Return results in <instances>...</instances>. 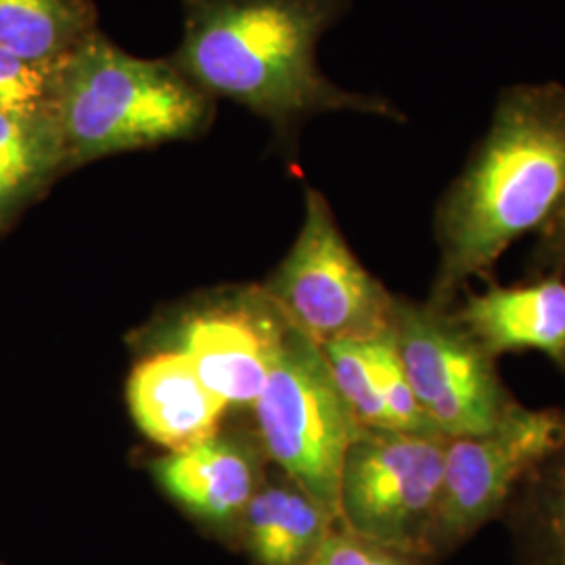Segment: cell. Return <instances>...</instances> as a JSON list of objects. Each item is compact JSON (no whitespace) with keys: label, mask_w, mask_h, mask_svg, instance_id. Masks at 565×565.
<instances>
[{"label":"cell","mask_w":565,"mask_h":565,"mask_svg":"<svg viewBox=\"0 0 565 565\" xmlns=\"http://www.w3.org/2000/svg\"><path fill=\"white\" fill-rule=\"evenodd\" d=\"M565 205V86L501 90L490 128L434 210L438 266L427 302L452 308L471 282H497V264L543 233Z\"/></svg>","instance_id":"cell-1"},{"label":"cell","mask_w":565,"mask_h":565,"mask_svg":"<svg viewBox=\"0 0 565 565\" xmlns=\"http://www.w3.org/2000/svg\"><path fill=\"white\" fill-rule=\"evenodd\" d=\"M184 34L174 65L210 97H226L291 135L329 111L404 121L377 95L329 81L317 46L350 0H182Z\"/></svg>","instance_id":"cell-2"},{"label":"cell","mask_w":565,"mask_h":565,"mask_svg":"<svg viewBox=\"0 0 565 565\" xmlns=\"http://www.w3.org/2000/svg\"><path fill=\"white\" fill-rule=\"evenodd\" d=\"M212 116V97L174 63L132 57L97 32L53 67L46 118L70 162L189 139Z\"/></svg>","instance_id":"cell-3"},{"label":"cell","mask_w":565,"mask_h":565,"mask_svg":"<svg viewBox=\"0 0 565 565\" xmlns=\"http://www.w3.org/2000/svg\"><path fill=\"white\" fill-rule=\"evenodd\" d=\"M254 408L268 459L340 522L343 459L363 425L343 401L321 343L289 321Z\"/></svg>","instance_id":"cell-4"},{"label":"cell","mask_w":565,"mask_h":565,"mask_svg":"<svg viewBox=\"0 0 565 565\" xmlns=\"http://www.w3.org/2000/svg\"><path fill=\"white\" fill-rule=\"evenodd\" d=\"M264 291L315 342L371 340L392 327L396 296L352 252L317 189H306L302 228Z\"/></svg>","instance_id":"cell-5"},{"label":"cell","mask_w":565,"mask_h":565,"mask_svg":"<svg viewBox=\"0 0 565 565\" xmlns=\"http://www.w3.org/2000/svg\"><path fill=\"white\" fill-rule=\"evenodd\" d=\"M565 436V406L518 404L482 434L448 438L440 501L425 553L438 564L455 557L478 532L501 522L525 476Z\"/></svg>","instance_id":"cell-6"},{"label":"cell","mask_w":565,"mask_h":565,"mask_svg":"<svg viewBox=\"0 0 565 565\" xmlns=\"http://www.w3.org/2000/svg\"><path fill=\"white\" fill-rule=\"evenodd\" d=\"M390 333L417 403L446 438L492 429L520 404L499 361L471 338L452 308L396 296Z\"/></svg>","instance_id":"cell-7"},{"label":"cell","mask_w":565,"mask_h":565,"mask_svg":"<svg viewBox=\"0 0 565 565\" xmlns=\"http://www.w3.org/2000/svg\"><path fill=\"white\" fill-rule=\"evenodd\" d=\"M443 434L369 429L348 448L340 476V524L366 539L425 553L443 478Z\"/></svg>","instance_id":"cell-8"},{"label":"cell","mask_w":565,"mask_h":565,"mask_svg":"<svg viewBox=\"0 0 565 565\" xmlns=\"http://www.w3.org/2000/svg\"><path fill=\"white\" fill-rule=\"evenodd\" d=\"M264 296V306L214 308L182 327L179 350L228 406H254L279 352L287 319Z\"/></svg>","instance_id":"cell-9"},{"label":"cell","mask_w":565,"mask_h":565,"mask_svg":"<svg viewBox=\"0 0 565 565\" xmlns=\"http://www.w3.org/2000/svg\"><path fill=\"white\" fill-rule=\"evenodd\" d=\"M452 312L492 359L541 352L565 377L564 279L524 277L490 282L484 291L467 289Z\"/></svg>","instance_id":"cell-10"},{"label":"cell","mask_w":565,"mask_h":565,"mask_svg":"<svg viewBox=\"0 0 565 565\" xmlns=\"http://www.w3.org/2000/svg\"><path fill=\"white\" fill-rule=\"evenodd\" d=\"M163 492L203 530L237 545L243 511L263 484L252 452L226 436L170 450L153 465Z\"/></svg>","instance_id":"cell-11"},{"label":"cell","mask_w":565,"mask_h":565,"mask_svg":"<svg viewBox=\"0 0 565 565\" xmlns=\"http://www.w3.org/2000/svg\"><path fill=\"white\" fill-rule=\"evenodd\" d=\"M128 406L142 434L181 450L218 434L228 404L210 392L181 350L160 352L135 366L126 385Z\"/></svg>","instance_id":"cell-12"},{"label":"cell","mask_w":565,"mask_h":565,"mask_svg":"<svg viewBox=\"0 0 565 565\" xmlns=\"http://www.w3.org/2000/svg\"><path fill=\"white\" fill-rule=\"evenodd\" d=\"M331 375L356 422L369 429L440 434L417 403L392 333L321 343Z\"/></svg>","instance_id":"cell-13"},{"label":"cell","mask_w":565,"mask_h":565,"mask_svg":"<svg viewBox=\"0 0 565 565\" xmlns=\"http://www.w3.org/2000/svg\"><path fill=\"white\" fill-rule=\"evenodd\" d=\"M338 520L282 471L264 476L243 511L237 546L252 565H308Z\"/></svg>","instance_id":"cell-14"},{"label":"cell","mask_w":565,"mask_h":565,"mask_svg":"<svg viewBox=\"0 0 565 565\" xmlns=\"http://www.w3.org/2000/svg\"><path fill=\"white\" fill-rule=\"evenodd\" d=\"M515 565H565V436L513 492L505 513Z\"/></svg>","instance_id":"cell-15"},{"label":"cell","mask_w":565,"mask_h":565,"mask_svg":"<svg viewBox=\"0 0 565 565\" xmlns=\"http://www.w3.org/2000/svg\"><path fill=\"white\" fill-rule=\"evenodd\" d=\"M84 0H0V46L36 65H55L93 32Z\"/></svg>","instance_id":"cell-16"},{"label":"cell","mask_w":565,"mask_h":565,"mask_svg":"<svg viewBox=\"0 0 565 565\" xmlns=\"http://www.w3.org/2000/svg\"><path fill=\"white\" fill-rule=\"evenodd\" d=\"M53 67L21 60L0 46V111L20 118L46 116Z\"/></svg>","instance_id":"cell-17"},{"label":"cell","mask_w":565,"mask_h":565,"mask_svg":"<svg viewBox=\"0 0 565 565\" xmlns=\"http://www.w3.org/2000/svg\"><path fill=\"white\" fill-rule=\"evenodd\" d=\"M308 565H443L427 553L387 545L338 524Z\"/></svg>","instance_id":"cell-18"},{"label":"cell","mask_w":565,"mask_h":565,"mask_svg":"<svg viewBox=\"0 0 565 565\" xmlns=\"http://www.w3.org/2000/svg\"><path fill=\"white\" fill-rule=\"evenodd\" d=\"M524 270L525 277H559L565 281V205L559 216L536 235Z\"/></svg>","instance_id":"cell-19"}]
</instances>
